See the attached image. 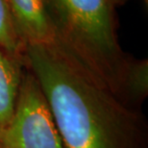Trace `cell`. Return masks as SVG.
<instances>
[{"label": "cell", "mask_w": 148, "mask_h": 148, "mask_svg": "<svg viewBox=\"0 0 148 148\" xmlns=\"http://www.w3.org/2000/svg\"><path fill=\"white\" fill-rule=\"evenodd\" d=\"M23 59L46 97L63 148H148L140 109L94 81L54 43L25 44Z\"/></svg>", "instance_id": "1"}, {"label": "cell", "mask_w": 148, "mask_h": 148, "mask_svg": "<svg viewBox=\"0 0 148 148\" xmlns=\"http://www.w3.org/2000/svg\"><path fill=\"white\" fill-rule=\"evenodd\" d=\"M54 44L80 69L120 98L130 58L118 43L111 0H42Z\"/></svg>", "instance_id": "2"}, {"label": "cell", "mask_w": 148, "mask_h": 148, "mask_svg": "<svg viewBox=\"0 0 148 148\" xmlns=\"http://www.w3.org/2000/svg\"><path fill=\"white\" fill-rule=\"evenodd\" d=\"M0 148H63L46 97L26 66L13 117L1 138Z\"/></svg>", "instance_id": "3"}, {"label": "cell", "mask_w": 148, "mask_h": 148, "mask_svg": "<svg viewBox=\"0 0 148 148\" xmlns=\"http://www.w3.org/2000/svg\"><path fill=\"white\" fill-rule=\"evenodd\" d=\"M17 36L25 44H51L55 32L42 0H4Z\"/></svg>", "instance_id": "4"}, {"label": "cell", "mask_w": 148, "mask_h": 148, "mask_svg": "<svg viewBox=\"0 0 148 148\" xmlns=\"http://www.w3.org/2000/svg\"><path fill=\"white\" fill-rule=\"evenodd\" d=\"M24 70V59L0 47V140L13 117Z\"/></svg>", "instance_id": "5"}, {"label": "cell", "mask_w": 148, "mask_h": 148, "mask_svg": "<svg viewBox=\"0 0 148 148\" xmlns=\"http://www.w3.org/2000/svg\"><path fill=\"white\" fill-rule=\"evenodd\" d=\"M148 94V62L130 58L124 73L120 99L136 109Z\"/></svg>", "instance_id": "6"}, {"label": "cell", "mask_w": 148, "mask_h": 148, "mask_svg": "<svg viewBox=\"0 0 148 148\" xmlns=\"http://www.w3.org/2000/svg\"><path fill=\"white\" fill-rule=\"evenodd\" d=\"M0 47L23 58L25 45L14 30L4 0H0Z\"/></svg>", "instance_id": "7"}, {"label": "cell", "mask_w": 148, "mask_h": 148, "mask_svg": "<svg viewBox=\"0 0 148 148\" xmlns=\"http://www.w3.org/2000/svg\"><path fill=\"white\" fill-rule=\"evenodd\" d=\"M127 1H129V0H111V2L114 6H116V5H122V4H124V3H126Z\"/></svg>", "instance_id": "8"}]
</instances>
